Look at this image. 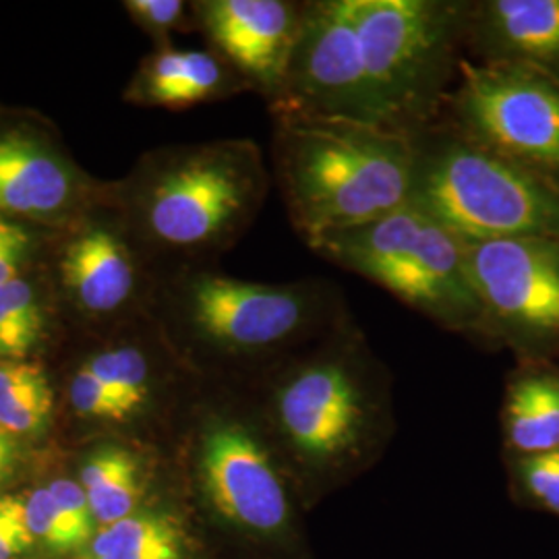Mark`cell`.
<instances>
[{
	"label": "cell",
	"mask_w": 559,
	"mask_h": 559,
	"mask_svg": "<svg viewBox=\"0 0 559 559\" xmlns=\"http://www.w3.org/2000/svg\"><path fill=\"white\" fill-rule=\"evenodd\" d=\"M311 514L371 473L399 431L394 378L353 320L247 383Z\"/></svg>",
	"instance_id": "1"
},
{
	"label": "cell",
	"mask_w": 559,
	"mask_h": 559,
	"mask_svg": "<svg viewBox=\"0 0 559 559\" xmlns=\"http://www.w3.org/2000/svg\"><path fill=\"white\" fill-rule=\"evenodd\" d=\"M150 320L193 376L253 381L353 320L334 282H253L216 265L160 274Z\"/></svg>",
	"instance_id": "2"
},
{
	"label": "cell",
	"mask_w": 559,
	"mask_h": 559,
	"mask_svg": "<svg viewBox=\"0 0 559 559\" xmlns=\"http://www.w3.org/2000/svg\"><path fill=\"white\" fill-rule=\"evenodd\" d=\"M260 145L245 138L162 145L106 185L154 267L216 265L260 218L272 189Z\"/></svg>",
	"instance_id": "3"
},
{
	"label": "cell",
	"mask_w": 559,
	"mask_h": 559,
	"mask_svg": "<svg viewBox=\"0 0 559 559\" xmlns=\"http://www.w3.org/2000/svg\"><path fill=\"white\" fill-rule=\"evenodd\" d=\"M270 117L272 179L309 249L411 201L413 135L367 120Z\"/></svg>",
	"instance_id": "4"
},
{
	"label": "cell",
	"mask_w": 559,
	"mask_h": 559,
	"mask_svg": "<svg viewBox=\"0 0 559 559\" xmlns=\"http://www.w3.org/2000/svg\"><path fill=\"white\" fill-rule=\"evenodd\" d=\"M185 441L193 491L221 528L260 559H318L309 512L247 392L198 402Z\"/></svg>",
	"instance_id": "5"
},
{
	"label": "cell",
	"mask_w": 559,
	"mask_h": 559,
	"mask_svg": "<svg viewBox=\"0 0 559 559\" xmlns=\"http://www.w3.org/2000/svg\"><path fill=\"white\" fill-rule=\"evenodd\" d=\"M311 251L378 284L394 299L487 348L485 320L468 265V240L406 203L378 221L320 240Z\"/></svg>",
	"instance_id": "6"
},
{
	"label": "cell",
	"mask_w": 559,
	"mask_h": 559,
	"mask_svg": "<svg viewBox=\"0 0 559 559\" xmlns=\"http://www.w3.org/2000/svg\"><path fill=\"white\" fill-rule=\"evenodd\" d=\"M411 201L468 242L558 239L559 187L440 120L415 135Z\"/></svg>",
	"instance_id": "7"
},
{
	"label": "cell",
	"mask_w": 559,
	"mask_h": 559,
	"mask_svg": "<svg viewBox=\"0 0 559 559\" xmlns=\"http://www.w3.org/2000/svg\"><path fill=\"white\" fill-rule=\"evenodd\" d=\"M466 0H359L376 120L406 135L438 124L459 80Z\"/></svg>",
	"instance_id": "8"
},
{
	"label": "cell",
	"mask_w": 559,
	"mask_h": 559,
	"mask_svg": "<svg viewBox=\"0 0 559 559\" xmlns=\"http://www.w3.org/2000/svg\"><path fill=\"white\" fill-rule=\"evenodd\" d=\"M50 240L48 288L57 309L83 325L129 328L150 318L160 272L106 195Z\"/></svg>",
	"instance_id": "9"
},
{
	"label": "cell",
	"mask_w": 559,
	"mask_h": 559,
	"mask_svg": "<svg viewBox=\"0 0 559 559\" xmlns=\"http://www.w3.org/2000/svg\"><path fill=\"white\" fill-rule=\"evenodd\" d=\"M456 133L559 187V87L533 71L462 59L445 106Z\"/></svg>",
	"instance_id": "10"
},
{
	"label": "cell",
	"mask_w": 559,
	"mask_h": 559,
	"mask_svg": "<svg viewBox=\"0 0 559 559\" xmlns=\"http://www.w3.org/2000/svg\"><path fill=\"white\" fill-rule=\"evenodd\" d=\"M487 348L559 362V240L468 242Z\"/></svg>",
	"instance_id": "11"
},
{
	"label": "cell",
	"mask_w": 559,
	"mask_h": 559,
	"mask_svg": "<svg viewBox=\"0 0 559 559\" xmlns=\"http://www.w3.org/2000/svg\"><path fill=\"white\" fill-rule=\"evenodd\" d=\"M267 110L378 122L360 44L359 0H305L286 80Z\"/></svg>",
	"instance_id": "12"
},
{
	"label": "cell",
	"mask_w": 559,
	"mask_h": 559,
	"mask_svg": "<svg viewBox=\"0 0 559 559\" xmlns=\"http://www.w3.org/2000/svg\"><path fill=\"white\" fill-rule=\"evenodd\" d=\"M106 195L48 120L0 106V214L34 228L59 230Z\"/></svg>",
	"instance_id": "13"
},
{
	"label": "cell",
	"mask_w": 559,
	"mask_h": 559,
	"mask_svg": "<svg viewBox=\"0 0 559 559\" xmlns=\"http://www.w3.org/2000/svg\"><path fill=\"white\" fill-rule=\"evenodd\" d=\"M305 0H198L195 29L267 106L278 100Z\"/></svg>",
	"instance_id": "14"
},
{
	"label": "cell",
	"mask_w": 559,
	"mask_h": 559,
	"mask_svg": "<svg viewBox=\"0 0 559 559\" xmlns=\"http://www.w3.org/2000/svg\"><path fill=\"white\" fill-rule=\"evenodd\" d=\"M559 87V0H466L464 50Z\"/></svg>",
	"instance_id": "15"
},
{
	"label": "cell",
	"mask_w": 559,
	"mask_h": 559,
	"mask_svg": "<svg viewBox=\"0 0 559 559\" xmlns=\"http://www.w3.org/2000/svg\"><path fill=\"white\" fill-rule=\"evenodd\" d=\"M251 92L239 73L214 50L154 48L141 59L122 90V100L140 108L187 110Z\"/></svg>",
	"instance_id": "16"
},
{
	"label": "cell",
	"mask_w": 559,
	"mask_h": 559,
	"mask_svg": "<svg viewBox=\"0 0 559 559\" xmlns=\"http://www.w3.org/2000/svg\"><path fill=\"white\" fill-rule=\"evenodd\" d=\"M501 456L559 448V362L516 359L500 408Z\"/></svg>",
	"instance_id": "17"
},
{
	"label": "cell",
	"mask_w": 559,
	"mask_h": 559,
	"mask_svg": "<svg viewBox=\"0 0 559 559\" xmlns=\"http://www.w3.org/2000/svg\"><path fill=\"white\" fill-rule=\"evenodd\" d=\"M180 360L152 321L145 340H122L83 362L135 417L150 413L164 392L166 362Z\"/></svg>",
	"instance_id": "18"
},
{
	"label": "cell",
	"mask_w": 559,
	"mask_h": 559,
	"mask_svg": "<svg viewBox=\"0 0 559 559\" xmlns=\"http://www.w3.org/2000/svg\"><path fill=\"white\" fill-rule=\"evenodd\" d=\"M80 477L96 522L104 528L140 512L152 471L140 452L104 445L85 460Z\"/></svg>",
	"instance_id": "19"
},
{
	"label": "cell",
	"mask_w": 559,
	"mask_h": 559,
	"mask_svg": "<svg viewBox=\"0 0 559 559\" xmlns=\"http://www.w3.org/2000/svg\"><path fill=\"white\" fill-rule=\"evenodd\" d=\"M57 302L32 270L0 284V360H34L50 338Z\"/></svg>",
	"instance_id": "20"
},
{
	"label": "cell",
	"mask_w": 559,
	"mask_h": 559,
	"mask_svg": "<svg viewBox=\"0 0 559 559\" xmlns=\"http://www.w3.org/2000/svg\"><path fill=\"white\" fill-rule=\"evenodd\" d=\"M55 390L38 360H0V425L15 438H36L50 427Z\"/></svg>",
	"instance_id": "21"
},
{
	"label": "cell",
	"mask_w": 559,
	"mask_h": 559,
	"mask_svg": "<svg viewBox=\"0 0 559 559\" xmlns=\"http://www.w3.org/2000/svg\"><path fill=\"white\" fill-rule=\"evenodd\" d=\"M501 459L512 501L520 508L559 519V448Z\"/></svg>",
	"instance_id": "22"
},
{
	"label": "cell",
	"mask_w": 559,
	"mask_h": 559,
	"mask_svg": "<svg viewBox=\"0 0 559 559\" xmlns=\"http://www.w3.org/2000/svg\"><path fill=\"white\" fill-rule=\"evenodd\" d=\"M127 15L150 36L156 48L173 46V34L195 29L193 2L182 0H127L122 2Z\"/></svg>",
	"instance_id": "23"
},
{
	"label": "cell",
	"mask_w": 559,
	"mask_h": 559,
	"mask_svg": "<svg viewBox=\"0 0 559 559\" xmlns=\"http://www.w3.org/2000/svg\"><path fill=\"white\" fill-rule=\"evenodd\" d=\"M23 516H25V526L32 533V537L41 540L50 549L69 551V549L80 547L69 522L62 516L57 501L52 500L48 487H40V489L32 491L27 496V500H23Z\"/></svg>",
	"instance_id": "24"
},
{
	"label": "cell",
	"mask_w": 559,
	"mask_h": 559,
	"mask_svg": "<svg viewBox=\"0 0 559 559\" xmlns=\"http://www.w3.org/2000/svg\"><path fill=\"white\" fill-rule=\"evenodd\" d=\"M69 400L73 411L83 419L115 420V423L133 419V415L124 408V404L85 365H81L71 380Z\"/></svg>",
	"instance_id": "25"
},
{
	"label": "cell",
	"mask_w": 559,
	"mask_h": 559,
	"mask_svg": "<svg viewBox=\"0 0 559 559\" xmlns=\"http://www.w3.org/2000/svg\"><path fill=\"white\" fill-rule=\"evenodd\" d=\"M38 240L34 226L0 214V284L32 270Z\"/></svg>",
	"instance_id": "26"
},
{
	"label": "cell",
	"mask_w": 559,
	"mask_h": 559,
	"mask_svg": "<svg viewBox=\"0 0 559 559\" xmlns=\"http://www.w3.org/2000/svg\"><path fill=\"white\" fill-rule=\"evenodd\" d=\"M48 491L52 500L57 501L62 516L69 522L75 539L81 545L94 540L96 537V516L92 512L90 500L81 487V483L75 480L59 479L48 485Z\"/></svg>",
	"instance_id": "27"
},
{
	"label": "cell",
	"mask_w": 559,
	"mask_h": 559,
	"mask_svg": "<svg viewBox=\"0 0 559 559\" xmlns=\"http://www.w3.org/2000/svg\"><path fill=\"white\" fill-rule=\"evenodd\" d=\"M195 558V535L191 528V522L182 524L175 533L168 537L150 543L140 549L119 554L112 558L98 559H193ZM94 559V558H92Z\"/></svg>",
	"instance_id": "28"
},
{
	"label": "cell",
	"mask_w": 559,
	"mask_h": 559,
	"mask_svg": "<svg viewBox=\"0 0 559 559\" xmlns=\"http://www.w3.org/2000/svg\"><path fill=\"white\" fill-rule=\"evenodd\" d=\"M36 539L25 526V520L11 524L7 528H0V559H11L23 554Z\"/></svg>",
	"instance_id": "29"
},
{
	"label": "cell",
	"mask_w": 559,
	"mask_h": 559,
	"mask_svg": "<svg viewBox=\"0 0 559 559\" xmlns=\"http://www.w3.org/2000/svg\"><path fill=\"white\" fill-rule=\"evenodd\" d=\"M0 462L15 468L20 466L21 462V441L20 438H15L11 431H7L2 425H0Z\"/></svg>",
	"instance_id": "30"
},
{
	"label": "cell",
	"mask_w": 559,
	"mask_h": 559,
	"mask_svg": "<svg viewBox=\"0 0 559 559\" xmlns=\"http://www.w3.org/2000/svg\"><path fill=\"white\" fill-rule=\"evenodd\" d=\"M23 500L11 498V496H0V528H7L11 524L23 522Z\"/></svg>",
	"instance_id": "31"
},
{
	"label": "cell",
	"mask_w": 559,
	"mask_h": 559,
	"mask_svg": "<svg viewBox=\"0 0 559 559\" xmlns=\"http://www.w3.org/2000/svg\"><path fill=\"white\" fill-rule=\"evenodd\" d=\"M13 475H15V468H11V466H7V464L0 462V485H2L4 480L11 479Z\"/></svg>",
	"instance_id": "32"
}]
</instances>
